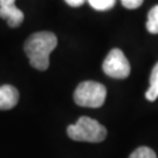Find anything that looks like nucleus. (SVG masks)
<instances>
[{"mask_svg": "<svg viewBox=\"0 0 158 158\" xmlns=\"http://www.w3.org/2000/svg\"><path fill=\"white\" fill-rule=\"evenodd\" d=\"M102 68L108 76L121 80L127 79L131 70L128 59L119 48H114L108 53L107 57L103 61Z\"/></svg>", "mask_w": 158, "mask_h": 158, "instance_id": "obj_4", "label": "nucleus"}, {"mask_svg": "<svg viewBox=\"0 0 158 158\" xmlns=\"http://www.w3.org/2000/svg\"><path fill=\"white\" fill-rule=\"evenodd\" d=\"M88 2L96 11H108L115 6L116 0H88Z\"/></svg>", "mask_w": 158, "mask_h": 158, "instance_id": "obj_9", "label": "nucleus"}, {"mask_svg": "<svg viewBox=\"0 0 158 158\" xmlns=\"http://www.w3.org/2000/svg\"><path fill=\"white\" fill-rule=\"evenodd\" d=\"M129 158H157V156L152 149L148 147H141L137 148L135 151L130 155Z\"/></svg>", "mask_w": 158, "mask_h": 158, "instance_id": "obj_10", "label": "nucleus"}, {"mask_svg": "<svg viewBox=\"0 0 158 158\" xmlns=\"http://www.w3.org/2000/svg\"><path fill=\"white\" fill-rule=\"evenodd\" d=\"M147 29L149 33L158 34V5L153 6L148 14Z\"/></svg>", "mask_w": 158, "mask_h": 158, "instance_id": "obj_8", "label": "nucleus"}, {"mask_svg": "<svg viewBox=\"0 0 158 158\" xmlns=\"http://www.w3.org/2000/svg\"><path fill=\"white\" fill-rule=\"evenodd\" d=\"M145 97L148 101L153 102L158 97V62L155 64L151 76H150V87L145 93Z\"/></svg>", "mask_w": 158, "mask_h": 158, "instance_id": "obj_7", "label": "nucleus"}, {"mask_svg": "<svg viewBox=\"0 0 158 158\" xmlns=\"http://www.w3.org/2000/svg\"><path fill=\"white\" fill-rule=\"evenodd\" d=\"M56 46L57 38L54 33L38 32L25 41L23 49L32 67L38 70H46L49 67V55Z\"/></svg>", "mask_w": 158, "mask_h": 158, "instance_id": "obj_1", "label": "nucleus"}, {"mask_svg": "<svg viewBox=\"0 0 158 158\" xmlns=\"http://www.w3.org/2000/svg\"><path fill=\"white\" fill-rule=\"evenodd\" d=\"M67 134L73 141L100 143L106 139L107 129L96 119L82 116L77 119L76 123L68 127Z\"/></svg>", "mask_w": 158, "mask_h": 158, "instance_id": "obj_2", "label": "nucleus"}, {"mask_svg": "<svg viewBox=\"0 0 158 158\" xmlns=\"http://www.w3.org/2000/svg\"><path fill=\"white\" fill-rule=\"evenodd\" d=\"M19 91L15 87L5 85L0 87V110H10L18 104Z\"/></svg>", "mask_w": 158, "mask_h": 158, "instance_id": "obj_5", "label": "nucleus"}, {"mask_svg": "<svg viewBox=\"0 0 158 158\" xmlns=\"http://www.w3.org/2000/svg\"><path fill=\"white\" fill-rule=\"evenodd\" d=\"M144 0H121L122 5L128 10H136L143 4Z\"/></svg>", "mask_w": 158, "mask_h": 158, "instance_id": "obj_11", "label": "nucleus"}, {"mask_svg": "<svg viewBox=\"0 0 158 158\" xmlns=\"http://www.w3.org/2000/svg\"><path fill=\"white\" fill-rule=\"evenodd\" d=\"M15 5V0H0V7H5V6Z\"/></svg>", "mask_w": 158, "mask_h": 158, "instance_id": "obj_13", "label": "nucleus"}, {"mask_svg": "<svg viewBox=\"0 0 158 158\" xmlns=\"http://www.w3.org/2000/svg\"><path fill=\"white\" fill-rule=\"evenodd\" d=\"M64 1L72 7H80L85 4V0H64Z\"/></svg>", "mask_w": 158, "mask_h": 158, "instance_id": "obj_12", "label": "nucleus"}, {"mask_svg": "<svg viewBox=\"0 0 158 158\" xmlns=\"http://www.w3.org/2000/svg\"><path fill=\"white\" fill-rule=\"evenodd\" d=\"M0 18L7 21L8 26L12 28L19 27L23 21V13L15 5L0 7Z\"/></svg>", "mask_w": 158, "mask_h": 158, "instance_id": "obj_6", "label": "nucleus"}, {"mask_svg": "<svg viewBox=\"0 0 158 158\" xmlns=\"http://www.w3.org/2000/svg\"><path fill=\"white\" fill-rule=\"evenodd\" d=\"M107 97L106 87L95 81L81 82L74 91V101L80 107L100 108Z\"/></svg>", "mask_w": 158, "mask_h": 158, "instance_id": "obj_3", "label": "nucleus"}]
</instances>
